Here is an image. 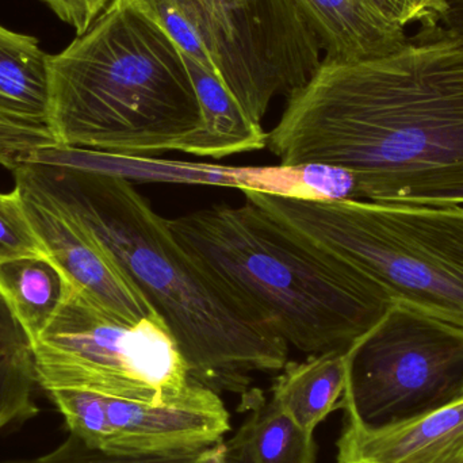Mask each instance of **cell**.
Segmentation results:
<instances>
[{"mask_svg":"<svg viewBox=\"0 0 463 463\" xmlns=\"http://www.w3.org/2000/svg\"><path fill=\"white\" fill-rule=\"evenodd\" d=\"M267 148L282 165L350 171L362 201L463 208V37L437 24L389 56L323 60Z\"/></svg>","mask_w":463,"mask_h":463,"instance_id":"cell-1","label":"cell"},{"mask_svg":"<svg viewBox=\"0 0 463 463\" xmlns=\"http://www.w3.org/2000/svg\"><path fill=\"white\" fill-rule=\"evenodd\" d=\"M68 212L167 326L190 380L244 396L252 373L280 372L288 345L222 293L118 174L18 163L11 171Z\"/></svg>","mask_w":463,"mask_h":463,"instance_id":"cell-2","label":"cell"},{"mask_svg":"<svg viewBox=\"0 0 463 463\" xmlns=\"http://www.w3.org/2000/svg\"><path fill=\"white\" fill-rule=\"evenodd\" d=\"M168 225L248 317L307 356L348 353L396 304L361 269L250 201L201 209Z\"/></svg>","mask_w":463,"mask_h":463,"instance_id":"cell-3","label":"cell"},{"mask_svg":"<svg viewBox=\"0 0 463 463\" xmlns=\"http://www.w3.org/2000/svg\"><path fill=\"white\" fill-rule=\"evenodd\" d=\"M49 129L59 146L118 156L182 151L203 110L175 41L146 0H114L48 56Z\"/></svg>","mask_w":463,"mask_h":463,"instance_id":"cell-4","label":"cell"},{"mask_svg":"<svg viewBox=\"0 0 463 463\" xmlns=\"http://www.w3.org/2000/svg\"><path fill=\"white\" fill-rule=\"evenodd\" d=\"M241 192L286 227L361 269L394 302L463 328V208Z\"/></svg>","mask_w":463,"mask_h":463,"instance_id":"cell-5","label":"cell"},{"mask_svg":"<svg viewBox=\"0 0 463 463\" xmlns=\"http://www.w3.org/2000/svg\"><path fill=\"white\" fill-rule=\"evenodd\" d=\"M30 353L46 393L76 389L162 405L190 383L186 362L156 315L128 323L75 286Z\"/></svg>","mask_w":463,"mask_h":463,"instance_id":"cell-6","label":"cell"},{"mask_svg":"<svg viewBox=\"0 0 463 463\" xmlns=\"http://www.w3.org/2000/svg\"><path fill=\"white\" fill-rule=\"evenodd\" d=\"M463 397V328L396 304L347 355L345 420L381 429Z\"/></svg>","mask_w":463,"mask_h":463,"instance_id":"cell-7","label":"cell"},{"mask_svg":"<svg viewBox=\"0 0 463 463\" xmlns=\"http://www.w3.org/2000/svg\"><path fill=\"white\" fill-rule=\"evenodd\" d=\"M197 30L222 80L255 124L321 65L317 33L296 0H174Z\"/></svg>","mask_w":463,"mask_h":463,"instance_id":"cell-8","label":"cell"},{"mask_svg":"<svg viewBox=\"0 0 463 463\" xmlns=\"http://www.w3.org/2000/svg\"><path fill=\"white\" fill-rule=\"evenodd\" d=\"M30 224L46 255L83 291L111 315L138 323L156 315L81 225L45 193L14 175ZM157 316V315H156Z\"/></svg>","mask_w":463,"mask_h":463,"instance_id":"cell-9","label":"cell"},{"mask_svg":"<svg viewBox=\"0 0 463 463\" xmlns=\"http://www.w3.org/2000/svg\"><path fill=\"white\" fill-rule=\"evenodd\" d=\"M111 438L106 451L136 456L198 450L222 442L230 413L217 392L190 380L162 405L108 397Z\"/></svg>","mask_w":463,"mask_h":463,"instance_id":"cell-10","label":"cell"},{"mask_svg":"<svg viewBox=\"0 0 463 463\" xmlns=\"http://www.w3.org/2000/svg\"><path fill=\"white\" fill-rule=\"evenodd\" d=\"M336 448V463H463V397L381 429L345 420Z\"/></svg>","mask_w":463,"mask_h":463,"instance_id":"cell-11","label":"cell"},{"mask_svg":"<svg viewBox=\"0 0 463 463\" xmlns=\"http://www.w3.org/2000/svg\"><path fill=\"white\" fill-rule=\"evenodd\" d=\"M323 49L324 61L355 62L399 52L410 41L372 0H296Z\"/></svg>","mask_w":463,"mask_h":463,"instance_id":"cell-12","label":"cell"},{"mask_svg":"<svg viewBox=\"0 0 463 463\" xmlns=\"http://www.w3.org/2000/svg\"><path fill=\"white\" fill-rule=\"evenodd\" d=\"M203 110V128L184 144L181 152L195 156L222 157L266 148L269 133L247 116L216 71L184 53Z\"/></svg>","mask_w":463,"mask_h":463,"instance_id":"cell-13","label":"cell"},{"mask_svg":"<svg viewBox=\"0 0 463 463\" xmlns=\"http://www.w3.org/2000/svg\"><path fill=\"white\" fill-rule=\"evenodd\" d=\"M348 353L310 355L288 362L272 383V402L305 431L313 434L339 410L347 385Z\"/></svg>","mask_w":463,"mask_h":463,"instance_id":"cell-14","label":"cell"},{"mask_svg":"<svg viewBox=\"0 0 463 463\" xmlns=\"http://www.w3.org/2000/svg\"><path fill=\"white\" fill-rule=\"evenodd\" d=\"M241 407L250 415L227 443V463H316L313 434L266 400L263 392L250 388Z\"/></svg>","mask_w":463,"mask_h":463,"instance_id":"cell-15","label":"cell"},{"mask_svg":"<svg viewBox=\"0 0 463 463\" xmlns=\"http://www.w3.org/2000/svg\"><path fill=\"white\" fill-rule=\"evenodd\" d=\"M48 56L37 38L0 24V119L48 127Z\"/></svg>","mask_w":463,"mask_h":463,"instance_id":"cell-16","label":"cell"},{"mask_svg":"<svg viewBox=\"0 0 463 463\" xmlns=\"http://www.w3.org/2000/svg\"><path fill=\"white\" fill-rule=\"evenodd\" d=\"M72 283L48 255L0 261V294L29 339H40L59 315Z\"/></svg>","mask_w":463,"mask_h":463,"instance_id":"cell-17","label":"cell"},{"mask_svg":"<svg viewBox=\"0 0 463 463\" xmlns=\"http://www.w3.org/2000/svg\"><path fill=\"white\" fill-rule=\"evenodd\" d=\"M231 186L313 201H362L350 171L326 165L228 168Z\"/></svg>","mask_w":463,"mask_h":463,"instance_id":"cell-18","label":"cell"},{"mask_svg":"<svg viewBox=\"0 0 463 463\" xmlns=\"http://www.w3.org/2000/svg\"><path fill=\"white\" fill-rule=\"evenodd\" d=\"M0 463H227V443L220 442L209 448L182 453L136 456L98 450L70 434L64 442L43 456Z\"/></svg>","mask_w":463,"mask_h":463,"instance_id":"cell-19","label":"cell"},{"mask_svg":"<svg viewBox=\"0 0 463 463\" xmlns=\"http://www.w3.org/2000/svg\"><path fill=\"white\" fill-rule=\"evenodd\" d=\"M48 396L64 418L70 434L90 448L106 451L111 438L108 396L76 389L48 392Z\"/></svg>","mask_w":463,"mask_h":463,"instance_id":"cell-20","label":"cell"},{"mask_svg":"<svg viewBox=\"0 0 463 463\" xmlns=\"http://www.w3.org/2000/svg\"><path fill=\"white\" fill-rule=\"evenodd\" d=\"M34 364L29 350L0 359V432L40 413L34 402Z\"/></svg>","mask_w":463,"mask_h":463,"instance_id":"cell-21","label":"cell"},{"mask_svg":"<svg viewBox=\"0 0 463 463\" xmlns=\"http://www.w3.org/2000/svg\"><path fill=\"white\" fill-rule=\"evenodd\" d=\"M26 255H46L24 211L21 195L14 189L0 193V261Z\"/></svg>","mask_w":463,"mask_h":463,"instance_id":"cell-22","label":"cell"},{"mask_svg":"<svg viewBox=\"0 0 463 463\" xmlns=\"http://www.w3.org/2000/svg\"><path fill=\"white\" fill-rule=\"evenodd\" d=\"M146 2L159 16L163 26L181 51L190 59L217 72L200 34L175 2L174 0H146Z\"/></svg>","mask_w":463,"mask_h":463,"instance_id":"cell-23","label":"cell"},{"mask_svg":"<svg viewBox=\"0 0 463 463\" xmlns=\"http://www.w3.org/2000/svg\"><path fill=\"white\" fill-rule=\"evenodd\" d=\"M56 144L59 143L48 127H30L0 119V165L10 171L27 152Z\"/></svg>","mask_w":463,"mask_h":463,"instance_id":"cell-24","label":"cell"},{"mask_svg":"<svg viewBox=\"0 0 463 463\" xmlns=\"http://www.w3.org/2000/svg\"><path fill=\"white\" fill-rule=\"evenodd\" d=\"M372 3L389 21L404 29L411 24L437 26L448 11L446 0H372Z\"/></svg>","mask_w":463,"mask_h":463,"instance_id":"cell-25","label":"cell"},{"mask_svg":"<svg viewBox=\"0 0 463 463\" xmlns=\"http://www.w3.org/2000/svg\"><path fill=\"white\" fill-rule=\"evenodd\" d=\"M81 35L114 0H41Z\"/></svg>","mask_w":463,"mask_h":463,"instance_id":"cell-26","label":"cell"},{"mask_svg":"<svg viewBox=\"0 0 463 463\" xmlns=\"http://www.w3.org/2000/svg\"><path fill=\"white\" fill-rule=\"evenodd\" d=\"M29 348L26 334L0 294V359Z\"/></svg>","mask_w":463,"mask_h":463,"instance_id":"cell-27","label":"cell"},{"mask_svg":"<svg viewBox=\"0 0 463 463\" xmlns=\"http://www.w3.org/2000/svg\"><path fill=\"white\" fill-rule=\"evenodd\" d=\"M448 11L439 24L451 34L463 37V0H446Z\"/></svg>","mask_w":463,"mask_h":463,"instance_id":"cell-28","label":"cell"}]
</instances>
